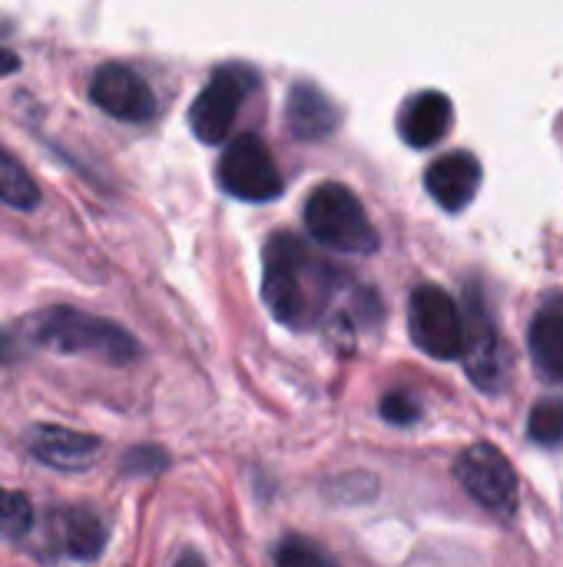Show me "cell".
<instances>
[{"label":"cell","instance_id":"obj_12","mask_svg":"<svg viewBox=\"0 0 563 567\" xmlns=\"http://www.w3.org/2000/svg\"><path fill=\"white\" fill-rule=\"evenodd\" d=\"M465 365L468 375L475 379L478 389L494 392L498 379H501V342H498V329L488 316V309L475 299L465 312Z\"/></svg>","mask_w":563,"mask_h":567},{"label":"cell","instance_id":"obj_17","mask_svg":"<svg viewBox=\"0 0 563 567\" xmlns=\"http://www.w3.org/2000/svg\"><path fill=\"white\" fill-rule=\"evenodd\" d=\"M33 528V505L20 492L0 488V542H23Z\"/></svg>","mask_w":563,"mask_h":567},{"label":"cell","instance_id":"obj_15","mask_svg":"<svg viewBox=\"0 0 563 567\" xmlns=\"http://www.w3.org/2000/svg\"><path fill=\"white\" fill-rule=\"evenodd\" d=\"M528 342L538 369L548 379L563 382V299H548L538 309V316L531 319Z\"/></svg>","mask_w":563,"mask_h":567},{"label":"cell","instance_id":"obj_18","mask_svg":"<svg viewBox=\"0 0 563 567\" xmlns=\"http://www.w3.org/2000/svg\"><path fill=\"white\" fill-rule=\"evenodd\" d=\"M528 435H531V442H538L544 449L563 445V399H544L531 409Z\"/></svg>","mask_w":563,"mask_h":567},{"label":"cell","instance_id":"obj_4","mask_svg":"<svg viewBox=\"0 0 563 567\" xmlns=\"http://www.w3.org/2000/svg\"><path fill=\"white\" fill-rule=\"evenodd\" d=\"M256 86H259V73L252 66H246V63L219 66L189 106V126H192L196 140L206 146L226 143L232 133V123L239 116V106L249 100V93Z\"/></svg>","mask_w":563,"mask_h":567},{"label":"cell","instance_id":"obj_6","mask_svg":"<svg viewBox=\"0 0 563 567\" xmlns=\"http://www.w3.org/2000/svg\"><path fill=\"white\" fill-rule=\"evenodd\" d=\"M219 186L242 203H269L282 196V173L272 150L256 133H242L219 156Z\"/></svg>","mask_w":563,"mask_h":567},{"label":"cell","instance_id":"obj_9","mask_svg":"<svg viewBox=\"0 0 563 567\" xmlns=\"http://www.w3.org/2000/svg\"><path fill=\"white\" fill-rule=\"evenodd\" d=\"M46 548L60 558H73V561H96L106 548V525L100 518V512L86 508V505H70V508H56L46 518Z\"/></svg>","mask_w":563,"mask_h":567},{"label":"cell","instance_id":"obj_13","mask_svg":"<svg viewBox=\"0 0 563 567\" xmlns=\"http://www.w3.org/2000/svg\"><path fill=\"white\" fill-rule=\"evenodd\" d=\"M455 120V106L441 90H421L418 96H411L398 116V133L405 136L408 146L415 150H431L435 143H441L451 130Z\"/></svg>","mask_w":563,"mask_h":567},{"label":"cell","instance_id":"obj_1","mask_svg":"<svg viewBox=\"0 0 563 567\" xmlns=\"http://www.w3.org/2000/svg\"><path fill=\"white\" fill-rule=\"evenodd\" d=\"M265 282L262 296L269 312L292 329H305L319 316V302L329 292L325 266L292 233H275L265 243Z\"/></svg>","mask_w":563,"mask_h":567},{"label":"cell","instance_id":"obj_2","mask_svg":"<svg viewBox=\"0 0 563 567\" xmlns=\"http://www.w3.org/2000/svg\"><path fill=\"white\" fill-rule=\"evenodd\" d=\"M23 336L60 355H86L106 365H129L143 355L139 342L116 322L73 306H50L23 319Z\"/></svg>","mask_w":563,"mask_h":567},{"label":"cell","instance_id":"obj_21","mask_svg":"<svg viewBox=\"0 0 563 567\" xmlns=\"http://www.w3.org/2000/svg\"><path fill=\"white\" fill-rule=\"evenodd\" d=\"M123 468H126L129 475L159 472V468H166V452H159V449H133V452L123 458Z\"/></svg>","mask_w":563,"mask_h":567},{"label":"cell","instance_id":"obj_23","mask_svg":"<svg viewBox=\"0 0 563 567\" xmlns=\"http://www.w3.org/2000/svg\"><path fill=\"white\" fill-rule=\"evenodd\" d=\"M10 355H13V342H10L7 332H0V362H7Z\"/></svg>","mask_w":563,"mask_h":567},{"label":"cell","instance_id":"obj_7","mask_svg":"<svg viewBox=\"0 0 563 567\" xmlns=\"http://www.w3.org/2000/svg\"><path fill=\"white\" fill-rule=\"evenodd\" d=\"M455 475L461 482V488L484 508L498 512V515H511L518 505V472L508 462V455L488 442L471 445L458 465Z\"/></svg>","mask_w":563,"mask_h":567},{"label":"cell","instance_id":"obj_19","mask_svg":"<svg viewBox=\"0 0 563 567\" xmlns=\"http://www.w3.org/2000/svg\"><path fill=\"white\" fill-rule=\"evenodd\" d=\"M382 415L388 422H395V425H408V422H415L421 415V405L408 392H392V395L382 399Z\"/></svg>","mask_w":563,"mask_h":567},{"label":"cell","instance_id":"obj_10","mask_svg":"<svg viewBox=\"0 0 563 567\" xmlns=\"http://www.w3.org/2000/svg\"><path fill=\"white\" fill-rule=\"evenodd\" d=\"M27 449L46 468L83 472L100 455V439L96 435H86V432L63 429V425H37L27 435Z\"/></svg>","mask_w":563,"mask_h":567},{"label":"cell","instance_id":"obj_11","mask_svg":"<svg viewBox=\"0 0 563 567\" xmlns=\"http://www.w3.org/2000/svg\"><path fill=\"white\" fill-rule=\"evenodd\" d=\"M481 163L465 153V150H455V153H445L438 156L428 173H425V186L428 193L435 196V203L448 213H458L465 206H471V199L478 196V186H481Z\"/></svg>","mask_w":563,"mask_h":567},{"label":"cell","instance_id":"obj_8","mask_svg":"<svg viewBox=\"0 0 563 567\" xmlns=\"http://www.w3.org/2000/svg\"><path fill=\"white\" fill-rule=\"evenodd\" d=\"M90 100L113 120L146 123L156 113V96L149 83L126 63H103L90 80Z\"/></svg>","mask_w":563,"mask_h":567},{"label":"cell","instance_id":"obj_16","mask_svg":"<svg viewBox=\"0 0 563 567\" xmlns=\"http://www.w3.org/2000/svg\"><path fill=\"white\" fill-rule=\"evenodd\" d=\"M40 186L30 176V169L7 150L0 146V203L20 209V213H33L40 206Z\"/></svg>","mask_w":563,"mask_h":567},{"label":"cell","instance_id":"obj_22","mask_svg":"<svg viewBox=\"0 0 563 567\" xmlns=\"http://www.w3.org/2000/svg\"><path fill=\"white\" fill-rule=\"evenodd\" d=\"M17 70H20V53H13V50L0 47V80H3V76H10V73H17Z\"/></svg>","mask_w":563,"mask_h":567},{"label":"cell","instance_id":"obj_20","mask_svg":"<svg viewBox=\"0 0 563 567\" xmlns=\"http://www.w3.org/2000/svg\"><path fill=\"white\" fill-rule=\"evenodd\" d=\"M275 561H279V565H325L329 558H325L319 548H312L309 542L289 538V542L275 551Z\"/></svg>","mask_w":563,"mask_h":567},{"label":"cell","instance_id":"obj_3","mask_svg":"<svg viewBox=\"0 0 563 567\" xmlns=\"http://www.w3.org/2000/svg\"><path fill=\"white\" fill-rule=\"evenodd\" d=\"M305 229L315 243L335 252H375L378 233L362 199L342 183H322L305 203Z\"/></svg>","mask_w":563,"mask_h":567},{"label":"cell","instance_id":"obj_14","mask_svg":"<svg viewBox=\"0 0 563 567\" xmlns=\"http://www.w3.org/2000/svg\"><path fill=\"white\" fill-rule=\"evenodd\" d=\"M289 130L299 140H322L338 130V106L312 83H295L285 103Z\"/></svg>","mask_w":563,"mask_h":567},{"label":"cell","instance_id":"obj_5","mask_svg":"<svg viewBox=\"0 0 563 567\" xmlns=\"http://www.w3.org/2000/svg\"><path fill=\"white\" fill-rule=\"evenodd\" d=\"M408 329L421 352L438 362H451L465 355V312L451 292L435 282H425L408 299Z\"/></svg>","mask_w":563,"mask_h":567}]
</instances>
